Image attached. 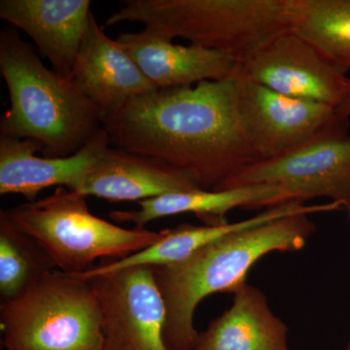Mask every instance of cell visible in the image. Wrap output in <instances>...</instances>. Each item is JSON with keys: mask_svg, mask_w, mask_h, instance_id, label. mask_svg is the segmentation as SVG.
Masks as SVG:
<instances>
[{"mask_svg": "<svg viewBox=\"0 0 350 350\" xmlns=\"http://www.w3.org/2000/svg\"><path fill=\"white\" fill-rule=\"evenodd\" d=\"M103 125L113 146L180 170L202 190H223L234 175L262 161L239 123L234 76L156 90Z\"/></svg>", "mask_w": 350, "mask_h": 350, "instance_id": "cell-1", "label": "cell"}, {"mask_svg": "<svg viewBox=\"0 0 350 350\" xmlns=\"http://www.w3.org/2000/svg\"><path fill=\"white\" fill-rule=\"evenodd\" d=\"M315 231L308 214H295L228 234L179 264L152 268L165 304L167 349L194 350L199 336L194 317L200 301L213 294H234L262 257L300 251Z\"/></svg>", "mask_w": 350, "mask_h": 350, "instance_id": "cell-2", "label": "cell"}, {"mask_svg": "<svg viewBox=\"0 0 350 350\" xmlns=\"http://www.w3.org/2000/svg\"><path fill=\"white\" fill-rule=\"evenodd\" d=\"M0 71L10 100L0 120L1 135L34 140L43 157L64 158L103 128L96 107L70 79L46 68L12 25L0 33Z\"/></svg>", "mask_w": 350, "mask_h": 350, "instance_id": "cell-3", "label": "cell"}, {"mask_svg": "<svg viewBox=\"0 0 350 350\" xmlns=\"http://www.w3.org/2000/svg\"><path fill=\"white\" fill-rule=\"evenodd\" d=\"M105 27L144 24L165 38L241 61L276 32L290 29L289 0H126Z\"/></svg>", "mask_w": 350, "mask_h": 350, "instance_id": "cell-4", "label": "cell"}, {"mask_svg": "<svg viewBox=\"0 0 350 350\" xmlns=\"http://www.w3.org/2000/svg\"><path fill=\"white\" fill-rule=\"evenodd\" d=\"M87 196L57 187L52 195L3 211L16 228L36 239L56 268L80 275L100 258L122 259L159 241L163 231L126 229L94 216Z\"/></svg>", "mask_w": 350, "mask_h": 350, "instance_id": "cell-5", "label": "cell"}, {"mask_svg": "<svg viewBox=\"0 0 350 350\" xmlns=\"http://www.w3.org/2000/svg\"><path fill=\"white\" fill-rule=\"evenodd\" d=\"M0 328L6 350H103V312L93 286L56 269L0 304Z\"/></svg>", "mask_w": 350, "mask_h": 350, "instance_id": "cell-6", "label": "cell"}, {"mask_svg": "<svg viewBox=\"0 0 350 350\" xmlns=\"http://www.w3.org/2000/svg\"><path fill=\"white\" fill-rule=\"evenodd\" d=\"M275 184L291 189L303 202L326 198L340 204L350 222L349 119L340 117L294 150L245 167L224 189Z\"/></svg>", "mask_w": 350, "mask_h": 350, "instance_id": "cell-7", "label": "cell"}, {"mask_svg": "<svg viewBox=\"0 0 350 350\" xmlns=\"http://www.w3.org/2000/svg\"><path fill=\"white\" fill-rule=\"evenodd\" d=\"M347 72L294 29H286L243 57L237 75L285 96L336 109Z\"/></svg>", "mask_w": 350, "mask_h": 350, "instance_id": "cell-8", "label": "cell"}, {"mask_svg": "<svg viewBox=\"0 0 350 350\" xmlns=\"http://www.w3.org/2000/svg\"><path fill=\"white\" fill-rule=\"evenodd\" d=\"M234 103L241 128L262 161L298 148L340 118L329 105L285 96L237 73Z\"/></svg>", "mask_w": 350, "mask_h": 350, "instance_id": "cell-9", "label": "cell"}, {"mask_svg": "<svg viewBox=\"0 0 350 350\" xmlns=\"http://www.w3.org/2000/svg\"><path fill=\"white\" fill-rule=\"evenodd\" d=\"M103 312V350H169L165 308L153 269L135 267L87 280Z\"/></svg>", "mask_w": 350, "mask_h": 350, "instance_id": "cell-10", "label": "cell"}, {"mask_svg": "<svg viewBox=\"0 0 350 350\" xmlns=\"http://www.w3.org/2000/svg\"><path fill=\"white\" fill-rule=\"evenodd\" d=\"M69 79L100 113L101 121L157 88L121 44L113 40L92 13Z\"/></svg>", "mask_w": 350, "mask_h": 350, "instance_id": "cell-11", "label": "cell"}, {"mask_svg": "<svg viewBox=\"0 0 350 350\" xmlns=\"http://www.w3.org/2000/svg\"><path fill=\"white\" fill-rule=\"evenodd\" d=\"M110 145L103 128L75 154L47 158L36 156L42 147L34 140L0 135V194L22 195L34 202L52 186L75 190Z\"/></svg>", "mask_w": 350, "mask_h": 350, "instance_id": "cell-12", "label": "cell"}, {"mask_svg": "<svg viewBox=\"0 0 350 350\" xmlns=\"http://www.w3.org/2000/svg\"><path fill=\"white\" fill-rule=\"evenodd\" d=\"M116 40L158 90L229 79L239 68V59L231 55L194 44L179 45L146 27L120 34Z\"/></svg>", "mask_w": 350, "mask_h": 350, "instance_id": "cell-13", "label": "cell"}, {"mask_svg": "<svg viewBox=\"0 0 350 350\" xmlns=\"http://www.w3.org/2000/svg\"><path fill=\"white\" fill-rule=\"evenodd\" d=\"M90 0H1L0 17L27 33L53 66L70 78L88 23Z\"/></svg>", "mask_w": 350, "mask_h": 350, "instance_id": "cell-14", "label": "cell"}, {"mask_svg": "<svg viewBox=\"0 0 350 350\" xmlns=\"http://www.w3.org/2000/svg\"><path fill=\"white\" fill-rule=\"evenodd\" d=\"M196 189L200 186L186 172L110 145L73 191L110 202H138Z\"/></svg>", "mask_w": 350, "mask_h": 350, "instance_id": "cell-15", "label": "cell"}, {"mask_svg": "<svg viewBox=\"0 0 350 350\" xmlns=\"http://www.w3.org/2000/svg\"><path fill=\"white\" fill-rule=\"evenodd\" d=\"M292 200L301 202L291 189L275 184H253L218 191L196 189L142 200L137 202V211H113L109 217L116 222H131L135 227L144 228L156 219L193 213L206 225H219L227 223L226 215L234 209L264 211Z\"/></svg>", "mask_w": 350, "mask_h": 350, "instance_id": "cell-16", "label": "cell"}, {"mask_svg": "<svg viewBox=\"0 0 350 350\" xmlns=\"http://www.w3.org/2000/svg\"><path fill=\"white\" fill-rule=\"evenodd\" d=\"M333 211L334 206L330 202L306 204L298 200H292L280 206L264 209L257 215L238 221V222H227L219 225H180L174 229L163 230L162 238L144 250L122 259L113 260L112 262H108L107 264L96 266L86 273L73 275L87 280L93 276L114 273L121 269L135 268V267L158 268V267L174 266L185 261L197 251L208 245L209 243L224 238L228 234L248 229L253 226L271 222V221L295 215V214L312 215L317 213H332Z\"/></svg>", "mask_w": 350, "mask_h": 350, "instance_id": "cell-17", "label": "cell"}, {"mask_svg": "<svg viewBox=\"0 0 350 350\" xmlns=\"http://www.w3.org/2000/svg\"><path fill=\"white\" fill-rule=\"evenodd\" d=\"M232 306L198 336L194 350H290L288 327L259 288L245 283Z\"/></svg>", "mask_w": 350, "mask_h": 350, "instance_id": "cell-18", "label": "cell"}, {"mask_svg": "<svg viewBox=\"0 0 350 350\" xmlns=\"http://www.w3.org/2000/svg\"><path fill=\"white\" fill-rule=\"evenodd\" d=\"M290 29L350 69V0H289Z\"/></svg>", "mask_w": 350, "mask_h": 350, "instance_id": "cell-19", "label": "cell"}, {"mask_svg": "<svg viewBox=\"0 0 350 350\" xmlns=\"http://www.w3.org/2000/svg\"><path fill=\"white\" fill-rule=\"evenodd\" d=\"M56 268L40 244L0 211V300H14Z\"/></svg>", "mask_w": 350, "mask_h": 350, "instance_id": "cell-20", "label": "cell"}, {"mask_svg": "<svg viewBox=\"0 0 350 350\" xmlns=\"http://www.w3.org/2000/svg\"><path fill=\"white\" fill-rule=\"evenodd\" d=\"M336 112L338 116L342 118H350V78H347V83H345L344 94H342V100L340 105L336 108Z\"/></svg>", "mask_w": 350, "mask_h": 350, "instance_id": "cell-21", "label": "cell"}, {"mask_svg": "<svg viewBox=\"0 0 350 350\" xmlns=\"http://www.w3.org/2000/svg\"><path fill=\"white\" fill-rule=\"evenodd\" d=\"M347 350H350V342H349V345H347Z\"/></svg>", "mask_w": 350, "mask_h": 350, "instance_id": "cell-22", "label": "cell"}]
</instances>
